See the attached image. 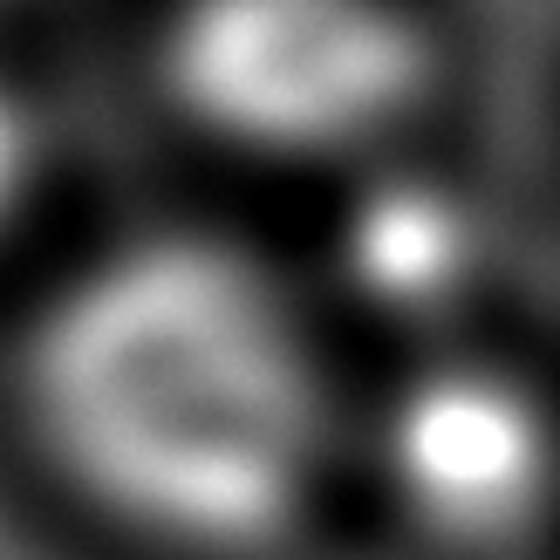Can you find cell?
<instances>
[{"instance_id":"obj_1","label":"cell","mask_w":560,"mask_h":560,"mask_svg":"<svg viewBox=\"0 0 560 560\" xmlns=\"http://www.w3.org/2000/svg\"><path fill=\"white\" fill-rule=\"evenodd\" d=\"M21 389L48 458L178 547H260L322 479L328 383L301 307L206 233H144L69 273Z\"/></svg>"},{"instance_id":"obj_2","label":"cell","mask_w":560,"mask_h":560,"mask_svg":"<svg viewBox=\"0 0 560 560\" xmlns=\"http://www.w3.org/2000/svg\"><path fill=\"white\" fill-rule=\"evenodd\" d=\"M164 90L219 144L322 158L370 144L424 90V35L397 0H178Z\"/></svg>"},{"instance_id":"obj_3","label":"cell","mask_w":560,"mask_h":560,"mask_svg":"<svg viewBox=\"0 0 560 560\" xmlns=\"http://www.w3.org/2000/svg\"><path fill=\"white\" fill-rule=\"evenodd\" d=\"M397 499L444 540H506L553 492V424L534 389L486 362L424 370L383 424Z\"/></svg>"},{"instance_id":"obj_4","label":"cell","mask_w":560,"mask_h":560,"mask_svg":"<svg viewBox=\"0 0 560 560\" xmlns=\"http://www.w3.org/2000/svg\"><path fill=\"white\" fill-rule=\"evenodd\" d=\"M471 267H479V226L471 212L424 178H389L362 191L342 219V273L383 315H438Z\"/></svg>"},{"instance_id":"obj_5","label":"cell","mask_w":560,"mask_h":560,"mask_svg":"<svg viewBox=\"0 0 560 560\" xmlns=\"http://www.w3.org/2000/svg\"><path fill=\"white\" fill-rule=\"evenodd\" d=\"M35 178H42V124H35V103L21 96L14 75H0V226L27 206Z\"/></svg>"}]
</instances>
